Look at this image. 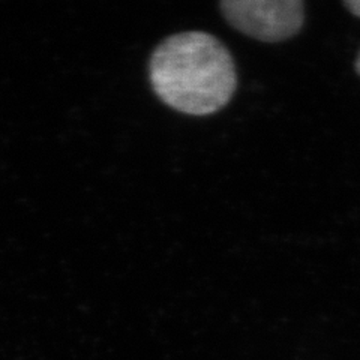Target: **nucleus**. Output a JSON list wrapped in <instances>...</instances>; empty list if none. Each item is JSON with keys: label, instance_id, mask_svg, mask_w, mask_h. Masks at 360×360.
<instances>
[{"label": "nucleus", "instance_id": "f257e3e1", "mask_svg": "<svg viewBox=\"0 0 360 360\" xmlns=\"http://www.w3.org/2000/svg\"><path fill=\"white\" fill-rule=\"evenodd\" d=\"M149 78L164 104L193 116L219 111L238 84L227 47L200 30L176 33L158 45L150 56Z\"/></svg>", "mask_w": 360, "mask_h": 360}, {"label": "nucleus", "instance_id": "f03ea898", "mask_svg": "<svg viewBox=\"0 0 360 360\" xmlns=\"http://www.w3.org/2000/svg\"><path fill=\"white\" fill-rule=\"evenodd\" d=\"M219 8L234 29L266 42L291 38L303 22L300 0H224Z\"/></svg>", "mask_w": 360, "mask_h": 360}, {"label": "nucleus", "instance_id": "7ed1b4c3", "mask_svg": "<svg viewBox=\"0 0 360 360\" xmlns=\"http://www.w3.org/2000/svg\"><path fill=\"white\" fill-rule=\"evenodd\" d=\"M345 6L350 9V13L360 17V0H350V2L345 4Z\"/></svg>", "mask_w": 360, "mask_h": 360}, {"label": "nucleus", "instance_id": "20e7f679", "mask_svg": "<svg viewBox=\"0 0 360 360\" xmlns=\"http://www.w3.org/2000/svg\"><path fill=\"white\" fill-rule=\"evenodd\" d=\"M356 66H357V72L360 74V54H359V58H357V65Z\"/></svg>", "mask_w": 360, "mask_h": 360}]
</instances>
